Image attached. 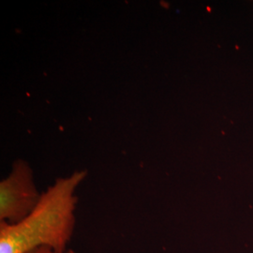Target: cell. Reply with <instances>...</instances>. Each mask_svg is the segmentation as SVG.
I'll list each match as a JSON object with an SVG mask.
<instances>
[{
	"instance_id": "obj_1",
	"label": "cell",
	"mask_w": 253,
	"mask_h": 253,
	"mask_svg": "<svg viewBox=\"0 0 253 253\" xmlns=\"http://www.w3.org/2000/svg\"><path fill=\"white\" fill-rule=\"evenodd\" d=\"M86 174V171H76L57 178L23 220L14 224L0 221V253H30L40 248L66 253L76 223L75 191Z\"/></svg>"
},
{
	"instance_id": "obj_2",
	"label": "cell",
	"mask_w": 253,
	"mask_h": 253,
	"mask_svg": "<svg viewBox=\"0 0 253 253\" xmlns=\"http://www.w3.org/2000/svg\"><path fill=\"white\" fill-rule=\"evenodd\" d=\"M41 196L29 164L16 161L9 175L0 182V221L14 224L23 220L35 209Z\"/></svg>"
},
{
	"instance_id": "obj_3",
	"label": "cell",
	"mask_w": 253,
	"mask_h": 253,
	"mask_svg": "<svg viewBox=\"0 0 253 253\" xmlns=\"http://www.w3.org/2000/svg\"><path fill=\"white\" fill-rule=\"evenodd\" d=\"M55 253L53 252V251H51L50 249H47V248H40V249H38L36 251H34V252H32V253ZM65 253H74V251L72 250V249H69L67 252Z\"/></svg>"
}]
</instances>
